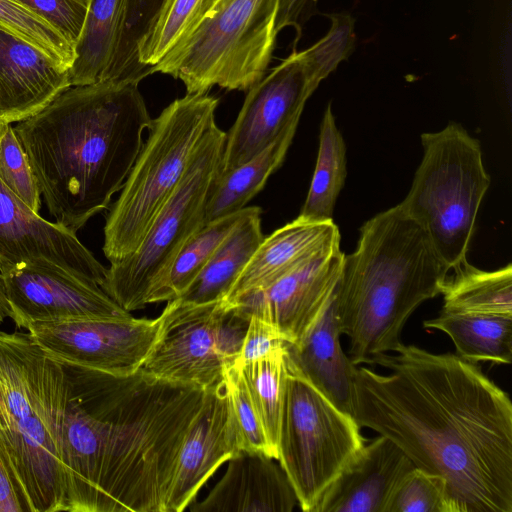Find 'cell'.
Returning a JSON list of instances; mask_svg holds the SVG:
<instances>
[{
  "instance_id": "cell-1",
  "label": "cell",
  "mask_w": 512,
  "mask_h": 512,
  "mask_svg": "<svg viewBox=\"0 0 512 512\" xmlns=\"http://www.w3.org/2000/svg\"><path fill=\"white\" fill-rule=\"evenodd\" d=\"M357 367L352 416L442 477L447 512H512V403L477 363L402 344Z\"/></svg>"
},
{
  "instance_id": "cell-2",
  "label": "cell",
  "mask_w": 512,
  "mask_h": 512,
  "mask_svg": "<svg viewBox=\"0 0 512 512\" xmlns=\"http://www.w3.org/2000/svg\"><path fill=\"white\" fill-rule=\"evenodd\" d=\"M63 367L71 391L64 511L165 512L179 451L205 389L142 369L115 376Z\"/></svg>"
},
{
  "instance_id": "cell-3",
  "label": "cell",
  "mask_w": 512,
  "mask_h": 512,
  "mask_svg": "<svg viewBox=\"0 0 512 512\" xmlns=\"http://www.w3.org/2000/svg\"><path fill=\"white\" fill-rule=\"evenodd\" d=\"M137 79L71 86L14 127L49 214L77 233L109 208L152 118Z\"/></svg>"
},
{
  "instance_id": "cell-4",
  "label": "cell",
  "mask_w": 512,
  "mask_h": 512,
  "mask_svg": "<svg viewBox=\"0 0 512 512\" xmlns=\"http://www.w3.org/2000/svg\"><path fill=\"white\" fill-rule=\"evenodd\" d=\"M449 271L425 231L398 206L365 222L356 250L344 256L335 291L339 329L353 364L395 352L407 320L441 294Z\"/></svg>"
},
{
  "instance_id": "cell-5",
  "label": "cell",
  "mask_w": 512,
  "mask_h": 512,
  "mask_svg": "<svg viewBox=\"0 0 512 512\" xmlns=\"http://www.w3.org/2000/svg\"><path fill=\"white\" fill-rule=\"evenodd\" d=\"M71 391L61 363L29 333L0 331V446L28 512L64 511V426Z\"/></svg>"
},
{
  "instance_id": "cell-6",
  "label": "cell",
  "mask_w": 512,
  "mask_h": 512,
  "mask_svg": "<svg viewBox=\"0 0 512 512\" xmlns=\"http://www.w3.org/2000/svg\"><path fill=\"white\" fill-rule=\"evenodd\" d=\"M218 103L208 93H186L152 119L148 137L106 217L103 252L110 263L123 260L139 246L216 121Z\"/></svg>"
},
{
  "instance_id": "cell-7",
  "label": "cell",
  "mask_w": 512,
  "mask_h": 512,
  "mask_svg": "<svg viewBox=\"0 0 512 512\" xmlns=\"http://www.w3.org/2000/svg\"><path fill=\"white\" fill-rule=\"evenodd\" d=\"M422 160L397 206L427 234L440 259L454 269L466 260L490 176L479 141L460 124L421 135Z\"/></svg>"
},
{
  "instance_id": "cell-8",
  "label": "cell",
  "mask_w": 512,
  "mask_h": 512,
  "mask_svg": "<svg viewBox=\"0 0 512 512\" xmlns=\"http://www.w3.org/2000/svg\"><path fill=\"white\" fill-rule=\"evenodd\" d=\"M279 0H219L153 67L182 81L187 94L219 86L248 91L266 74L275 48Z\"/></svg>"
},
{
  "instance_id": "cell-9",
  "label": "cell",
  "mask_w": 512,
  "mask_h": 512,
  "mask_svg": "<svg viewBox=\"0 0 512 512\" xmlns=\"http://www.w3.org/2000/svg\"><path fill=\"white\" fill-rule=\"evenodd\" d=\"M328 32L312 46L293 52L248 90L241 110L226 133L222 172L254 157L288 126L299 122L304 106L322 80L355 47L354 19L328 15Z\"/></svg>"
},
{
  "instance_id": "cell-10",
  "label": "cell",
  "mask_w": 512,
  "mask_h": 512,
  "mask_svg": "<svg viewBox=\"0 0 512 512\" xmlns=\"http://www.w3.org/2000/svg\"><path fill=\"white\" fill-rule=\"evenodd\" d=\"M225 143L226 132L215 121L139 246L123 260L110 263L101 288L124 310L148 304L180 249L204 225L206 203L222 171Z\"/></svg>"
},
{
  "instance_id": "cell-11",
  "label": "cell",
  "mask_w": 512,
  "mask_h": 512,
  "mask_svg": "<svg viewBox=\"0 0 512 512\" xmlns=\"http://www.w3.org/2000/svg\"><path fill=\"white\" fill-rule=\"evenodd\" d=\"M364 444L354 417L314 387L292 364L286 349L277 460L301 510L313 511Z\"/></svg>"
},
{
  "instance_id": "cell-12",
  "label": "cell",
  "mask_w": 512,
  "mask_h": 512,
  "mask_svg": "<svg viewBox=\"0 0 512 512\" xmlns=\"http://www.w3.org/2000/svg\"><path fill=\"white\" fill-rule=\"evenodd\" d=\"M158 338L141 369L157 378L206 389L234 364L248 321L223 300L167 301Z\"/></svg>"
},
{
  "instance_id": "cell-13",
  "label": "cell",
  "mask_w": 512,
  "mask_h": 512,
  "mask_svg": "<svg viewBox=\"0 0 512 512\" xmlns=\"http://www.w3.org/2000/svg\"><path fill=\"white\" fill-rule=\"evenodd\" d=\"M161 324V315L156 319L75 318L32 322L25 330L63 365L130 376L143 366Z\"/></svg>"
},
{
  "instance_id": "cell-14",
  "label": "cell",
  "mask_w": 512,
  "mask_h": 512,
  "mask_svg": "<svg viewBox=\"0 0 512 512\" xmlns=\"http://www.w3.org/2000/svg\"><path fill=\"white\" fill-rule=\"evenodd\" d=\"M344 256L337 245L298 265L268 287L225 305L247 321L251 315L261 317L276 328L284 341L297 344L334 295Z\"/></svg>"
},
{
  "instance_id": "cell-15",
  "label": "cell",
  "mask_w": 512,
  "mask_h": 512,
  "mask_svg": "<svg viewBox=\"0 0 512 512\" xmlns=\"http://www.w3.org/2000/svg\"><path fill=\"white\" fill-rule=\"evenodd\" d=\"M3 278L18 328L38 321L132 316L97 283L52 264H21Z\"/></svg>"
},
{
  "instance_id": "cell-16",
  "label": "cell",
  "mask_w": 512,
  "mask_h": 512,
  "mask_svg": "<svg viewBox=\"0 0 512 512\" xmlns=\"http://www.w3.org/2000/svg\"><path fill=\"white\" fill-rule=\"evenodd\" d=\"M52 264L102 286L107 273L75 232L29 208L0 180V273Z\"/></svg>"
},
{
  "instance_id": "cell-17",
  "label": "cell",
  "mask_w": 512,
  "mask_h": 512,
  "mask_svg": "<svg viewBox=\"0 0 512 512\" xmlns=\"http://www.w3.org/2000/svg\"><path fill=\"white\" fill-rule=\"evenodd\" d=\"M243 451L223 378L205 389L199 411L181 445L165 512L184 511L226 461Z\"/></svg>"
},
{
  "instance_id": "cell-18",
  "label": "cell",
  "mask_w": 512,
  "mask_h": 512,
  "mask_svg": "<svg viewBox=\"0 0 512 512\" xmlns=\"http://www.w3.org/2000/svg\"><path fill=\"white\" fill-rule=\"evenodd\" d=\"M69 87L67 68L0 24V122L35 115Z\"/></svg>"
},
{
  "instance_id": "cell-19",
  "label": "cell",
  "mask_w": 512,
  "mask_h": 512,
  "mask_svg": "<svg viewBox=\"0 0 512 512\" xmlns=\"http://www.w3.org/2000/svg\"><path fill=\"white\" fill-rule=\"evenodd\" d=\"M414 467L396 444L379 434L364 444L312 512H386L396 488Z\"/></svg>"
},
{
  "instance_id": "cell-20",
  "label": "cell",
  "mask_w": 512,
  "mask_h": 512,
  "mask_svg": "<svg viewBox=\"0 0 512 512\" xmlns=\"http://www.w3.org/2000/svg\"><path fill=\"white\" fill-rule=\"evenodd\" d=\"M220 481L191 512H292L295 492L280 464L260 452L241 451L228 460Z\"/></svg>"
},
{
  "instance_id": "cell-21",
  "label": "cell",
  "mask_w": 512,
  "mask_h": 512,
  "mask_svg": "<svg viewBox=\"0 0 512 512\" xmlns=\"http://www.w3.org/2000/svg\"><path fill=\"white\" fill-rule=\"evenodd\" d=\"M337 245H340V233L333 220L312 221L298 216L264 236L223 299L224 303L230 304L268 287L298 265Z\"/></svg>"
},
{
  "instance_id": "cell-22",
  "label": "cell",
  "mask_w": 512,
  "mask_h": 512,
  "mask_svg": "<svg viewBox=\"0 0 512 512\" xmlns=\"http://www.w3.org/2000/svg\"><path fill=\"white\" fill-rule=\"evenodd\" d=\"M341 335L334 293L301 341L286 342V349L296 369L335 406L352 415L357 366L342 350Z\"/></svg>"
},
{
  "instance_id": "cell-23",
  "label": "cell",
  "mask_w": 512,
  "mask_h": 512,
  "mask_svg": "<svg viewBox=\"0 0 512 512\" xmlns=\"http://www.w3.org/2000/svg\"><path fill=\"white\" fill-rule=\"evenodd\" d=\"M263 238L261 208L246 207L245 214L178 298L194 304L223 300Z\"/></svg>"
},
{
  "instance_id": "cell-24",
  "label": "cell",
  "mask_w": 512,
  "mask_h": 512,
  "mask_svg": "<svg viewBox=\"0 0 512 512\" xmlns=\"http://www.w3.org/2000/svg\"><path fill=\"white\" fill-rule=\"evenodd\" d=\"M299 122L288 126L272 143L243 164L219 174L205 207L204 224L234 214L264 187L283 163Z\"/></svg>"
},
{
  "instance_id": "cell-25",
  "label": "cell",
  "mask_w": 512,
  "mask_h": 512,
  "mask_svg": "<svg viewBox=\"0 0 512 512\" xmlns=\"http://www.w3.org/2000/svg\"><path fill=\"white\" fill-rule=\"evenodd\" d=\"M126 0H89L68 69L71 86L105 81L118 45Z\"/></svg>"
},
{
  "instance_id": "cell-26",
  "label": "cell",
  "mask_w": 512,
  "mask_h": 512,
  "mask_svg": "<svg viewBox=\"0 0 512 512\" xmlns=\"http://www.w3.org/2000/svg\"><path fill=\"white\" fill-rule=\"evenodd\" d=\"M452 340L456 354L472 363L510 364L512 360V316L464 314L442 311L424 321Z\"/></svg>"
},
{
  "instance_id": "cell-27",
  "label": "cell",
  "mask_w": 512,
  "mask_h": 512,
  "mask_svg": "<svg viewBox=\"0 0 512 512\" xmlns=\"http://www.w3.org/2000/svg\"><path fill=\"white\" fill-rule=\"evenodd\" d=\"M448 276L441 294L442 311L512 316V266L484 271L461 262Z\"/></svg>"
},
{
  "instance_id": "cell-28",
  "label": "cell",
  "mask_w": 512,
  "mask_h": 512,
  "mask_svg": "<svg viewBox=\"0 0 512 512\" xmlns=\"http://www.w3.org/2000/svg\"><path fill=\"white\" fill-rule=\"evenodd\" d=\"M346 178V147L329 104L321 122L319 149L309 191L299 217L332 220Z\"/></svg>"
},
{
  "instance_id": "cell-29",
  "label": "cell",
  "mask_w": 512,
  "mask_h": 512,
  "mask_svg": "<svg viewBox=\"0 0 512 512\" xmlns=\"http://www.w3.org/2000/svg\"><path fill=\"white\" fill-rule=\"evenodd\" d=\"M246 207L237 213L204 224L197 230L180 249L164 279L149 295L148 304L180 297L245 214Z\"/></svg>"
},
{
  "instance_id": "cell-30",
  "label": "cell",
  "mask_w": 512,
  "mask_h": 512,
  "mask_svg": "<svg viewBox=\"0 0 512 512\" xmlns=\"http://www.w3.org/2000/svg\"><path fill=\"white\" fill-rule=\"evenodd\" d=\"M238 367L262 423L273 457L277 459L286 375V344L263 358Z\"/></svg>"
},
{
  "instance_id": "cell-31",
  "label": "cell",
  "mask_w": 512,
  "mask_h": 512,
  "mask_svg": "<svg viewBox=\"0 0 512 512\" xmlns=\"http://www.w3.org/2000/svg\"><path fill=\"white\" fill-rule=\"evenodd\" d=\"M219 0H169L138 47V65L143 77L150 74L168 51L189 34Z\"/></svg>"
},
{
  "instance_id": "cell-32",
  "label": "cell",
  "mask_w": 512,
  "mask_h": 512,
  "mask_svg": "<svg viewBox=\"0 0 512 512\" xmlns=\"http://www.w3.org/2000/svg\"><path fill=\"white\" fill-rule=\"evenodd\" d=\"M169 0H126L119 40L106 80H142L138 47Z\"/></svg>"
},
{
  "instance_id": "cell-33",
  "label": "cell",
  "mask_w": 512,
  "mask_h": 512,
  "mask_svg": "<svg viewBox=\"0 0 512 512\" xmlns=\"http://www.w3.org/2000/svg\"><path fill=\"white\" fill-rule=\"evenodd\" d=\"M0 24L34 44L60 66L70 68L73 47L47 22L14 0H0Z\"/></svg>"
},
{
  "instance_id": "cell-34",
  "label": "cell",
  "mask_w": 512,
  "mask_h": 512,
  "mask_svg": "<svg viewBox=\"0 0 512 512\" xmlns=\"http://www.w3.org/2000/svg\"><path fill=\"white\" fill-rule=\"evenodd\" d=\"M0 180L29 208L39 213V185L11 124H7L0 135Z\"/></svg>"
},
{
  "instance_id": "cell-35",
  "label": "cell",
  "mask_w": 512,
  "mask_h": 512,
  "mask_svg": "<svg viewBox=\"0 0 512 512\" xmlns=\"http://www.w3.org/2000/svg\"><path fill=\"white\" fill-rule=\"evenodd\" d=\"M386 512H447L444 479L414 467L396 488Z\"/></svg>"
},
{
  "instance_id": "cell-36",
  "label": "cell",
  "mask_w": 512,
  "mask_h": 512,
  "mask_svg": "<svg viewBox=\"0 0 512 512\" xmlns=\"http://www.w3.org/2000/svg\"><path fill=\"white\" fill-rule=\"evenodd\" d=\"M224 380L239 429L243 451L260 452L274 458L240 368L234 364L226 366Z\"/></svg>"
},
{
  "instance_id": "cell-37",
  "label": "cell",
  "mask_w": 512,
  "mask_h": 512,
  "mask_svg": "<svg viewBox=\"0 0 512 512\" xmlns=\"http://www.w3.org/2000/svg\"><path fill=\"white\" fill-rule=\"evenodd\" d=\"M52 26L73 47L85 20L89 0H14Z\"/></svg>"
},
{
  "instance_id": "cell-38",
  "label": "cell",
  "mask_w": 512,
  "mask_h": 512,
  "mask_svg": "<svg viewBox=\"0 0 512 512\" xmlns=\"http://www.w3.org/2000/svg\"><path fill=\"white\" fill-rule=\"evenodd\" d=\"M285 344L286 341L273 325L257 315H251L234 365L242 366L263 358Z\"/></svg>"
},
{
  "instance_id": "cell-39",
  "label": "cell",
  "mask_w": 512,
  "mask_h": 512,
  "mask_svg": "<svg viewBox=\"0 0 512 512\" xmlns=\"http://www.w3.org/2000/svg\"><path fill=\"white\" fill-rule=\"evenodd\" d=\"M318 0H279L275 20V32L278 34L286 27H293L299 40L306 22L318 13Z\"/></svg>"
},
{
  "instance_id": "cell-40",
  "label": "cell",
  "mask_w": 512,
  "mask_h": 512,
  "mask_svg": "<svg viewBox=\"0 0 512 512\" xmlns=\"http://www.w3.org/2000/svg\"><path fill=\"white\" fill-rule=\"evenodd\" d=\"M24 511H28L26 500L0 446V512Z\"/></svg>"
},
{
  "instance_id": "cell-41",
  "label": "cell",
  "mask_w": 512,
  "mask_h": 512,
  "mask_svg": "<svg viewBox=\"0 0 512 512\" xmlns=\"http://www.w3.org/2000/svg\"><path fill=\"white\" fill-rule=\"evenodd\" d=\"M11 313L12 311L6 292L4 278L0 273V324L3 323L6 318H11Z\"/></svg>"
},
{
  "instance_id": "cell-42",
  "label": "cell",
  "mask_w": 512,
  "mask_h": 512,
  "mask_svg": "<svg viewBox=\"0 0 512 512\" xmlns=\"http://www.w3.org/2000/svg\"><path fill=\"white\" fill-rule=\"evenodd\" d=\"M7 124H3L2 122H0V135L2 134V132L4 131L5 127H6Z\"/></svg>"
}]
</instances>
